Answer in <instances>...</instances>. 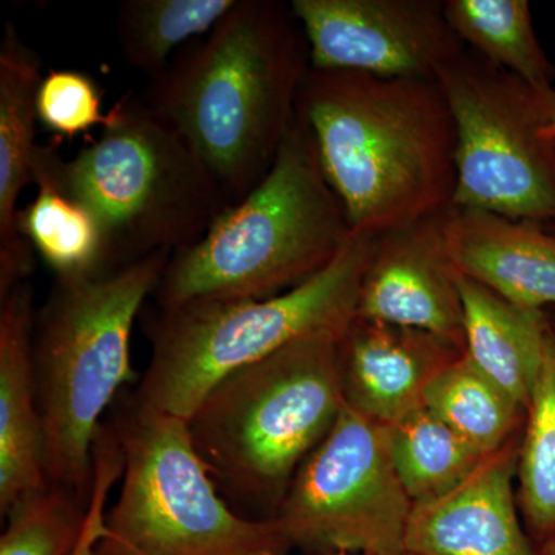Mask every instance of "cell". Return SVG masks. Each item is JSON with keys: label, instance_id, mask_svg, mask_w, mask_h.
<instances>
[{"label": "cell", "instance_id": "obj_1", "mask_svg": "<svg viewBox=\"0 0 555 555\" xmlns=\"http://www.w3.org/2000/svg\"><path fill=\"white\" fill-rule=\"evenodd\" d=\"M309 68L308 38L291 3L236 0L141 98L188 142L233 206L272 167L297 119Z\"/></svg>", "mask_w": 555, "mask_h": 555}, {"label": "cell", "instance_id": "obj_2", "mask_svg": "<svg viewBox=\"0 0 555 555\" xmlns=\"http://www.w3.org/2000/svg\"><path fill=\"white\" fill-rule=\"evenodd\" d=\"M297 112L353 233L379 236L451 206L456 131L436 79L310 67Z\"/></svg>", "mask_w": 555, "mask_h": 555}, {"label": "cell", "instance_id": "obj_3", "mask_svg": "<svg viewBox=\"0 0 555 555\" xmlns=\"http://www.w3.org/2000/svg\"><path fill=\"white\" fill-rule=\"evenodd\" d=\"M343 337L312 335L233 372L185 420L208 476L241 517L272 520L299 466L337 423Z\"/></svg>", "mask_w": 555, "mask_h": 555}, {"label": "cell", "instance_id": "obj_4", "mask_svg": "<svg viewBox=\"0 0 555 555\" xmlns=\"http://www.w3.org/2000/svg\"><path fill=\"white\" fill-rule=\"evenodd\" d=\"M31 182H49L90 211L107 272L193 246L230 207L188 142L133 94L108 109L101 137L75 158L38 145Z\"/></svg>", "mask_w": 555, "mask_h": 555}, {"label": "cell", "instance_id": "obj_5", "mask_svg": "<svg viewBox=\"0 0 555 555\" xmlns=\"http://www.w3.org/2000/svg\"><path fill=\"white\" fill-rule=\"evenodd\" d=\"M352 235L298 115L257 188L225 208L206 235L171 255L156 308L264 299L327 268Z\"/></svg>", "mask_w": 555, "mask_h": 555}, {"label": "cell", "instance_id": "obj_6", "mask_svg": "<svg viewBox=\"0 0 555 555\" xmlns=\"http://www.w3.org/2000/svg\"><path fill=\"white\" fill-rule=\"evenodd\" d=\"M171 254L78 278H56L36 312L33 360L47 483L89 503L93 449L120 387L133 379L131 332L142 306L155 295Z\"/></svg>", "mask_w": 555, "mask_h": 555}, {"label": "cell", "instance_id": "obj_7", "mask_svg": "<svg viewBox=\"0 0 555 555\" xmlns=\"http://www.w3.org/2000/svg\"><path fill=\"white\" fill-rule=\"evenodd\" d=\"M378 236L353 233L338 257L298 287L264 299L195 301L149 317L152 353L133 397L188 420L233 372L312 335L346 334Z\"/></svg>", "mask_w": 555, "mask_h": 555}, {"label": "cell", "instance_id": "obj_8", "mask_svg": "<svg viewBox=\"0 0 555 555\" xmlns=\"http://www.w3.org/2000/svg\"><path fill=\"white\" fill-rule=\"evenodd\" d=\"M122 452L118 500L94 555H286L272 520L225 503L190 440L188 423L133 396L108 423Z\"/></svg>", "mask_w": 555, "mask_h": 555}, {"label": "cell", "instance_id": "obj_9", "mask_svg": "<svg viewBox=\"0 0 555 555\" xmlns=\"http://www.w3.org/2000/svg\"><path fill=\"white\" fill-rule=\"evenodd\" d=\"M456 131L451 206L511 219H555V90L540 91L476 51H462L437 75Z\"/></svg>", "mask_w": 555, "mask_h": 555}, {"label": "cell", "instance_id": "obj_10", "mask_svg": "<svg viewBox=\"0 0 555 555\" xmlns=\"http://www.w3.org/2000/svg\"><path fill=\"white\" fill-rule=\"evenodd\" d=\"M411 511L387 426L345 404L299 466L272 521L292 547L400 555Z\"/></svg>", "mask_w": 555, "mask_h": 555}, {"label": "cell", "instance_id": "obj_11", "mask_svg": "<svg viewBox=\"0 0 555 555\" xmlns=\"http://www.w3.org/2000/svg\"><path fill=\"white\" fill-rule=\"evenodd\" d=\"M310 67L436 79L465 50L438 0H292Z\"/></svg>", "mask_w": 555, "mask_h": 555}, {"label": "cell", "instance_id": "obj_12", "mask_svg": "<svg viewBox=\"0 0 555 555\" xmlns=\"http://www.w3.org/2000/svg\"><path fill=\"white\" fill-rule=\"evenodd\" d=\"M444 211L378 236L357 317L420 328L465 349L462 275L449 254Z\"/></svg>", "mask_w": 555, "mask_h": 555}, {"label": "cell", "instance_id": "obj_13", "mask_svg": "<svg viewBox=\"0 0 555 555\" xmlns=\"http://www.w3.org/2000/svg\"><path fill=\"white\" fill-rule=\"evenodd\" d=\"M521 433L486 456L447 495L412 505L404 553L412 555H539L518 516L517 478Z\"/></svg>", "mask_w": 555, "mask_h": 555}, {"label": "cell", "instance_id": "obj_14", "mask_svg": "<svg viewBox=\"0 0 555 555\" xmlns=\"http://www.w3.org/2000/svg\"><path fill=\"white\" fill-rule=\"evenodd\" d=\"M339 349L346 406L385 426L425 408L427 386L465 353L430 332L358 317Z\"/></svg>", "mask_w": 555, "mask_h": 555}, {"label": "cell", "instance_id": "obj_15", "mask_svg": "<svg viewBox=\"0 0 555 555\" xmlns=\"http://www.w3.org/2000/svg\"><path fill=\"white\" fill-rule=\"evenodd\" d=\"M444 235L460 275L517 308L555 306V235L542 224L449 206Z\"/></svg>", "mask_w": 555, "mask_h": 555}, {"label": "cell", "instance_id": "obj_16", "mask_svg": "<svg viewBox=\"0 0 555 555\" xmlns=\"http://www.w3.org/2000/svg\"><path fill=\"white\" fill-rule=\"evenodd\" d=\"M40 60L13 22L0 46V298L25 283L35 268V248L20 229V198L31 182L38 122Z\"/></svg>", "mask_w": 555, "mask_h": 555}, {"label": "cell", "instance_id": "obj_17", "mask_svg": "<svg viewBox=\"0 0 555 555\" xmlns=\"http://www.w3.org/2000/svg\"><path fill=\"white\" fill-rule=\"evenodd\" d=\"M30 281L0 298V513L47 485L42 423L33 360Z\"/></svg>", "mask_w": 555, "mask_h": 555}, {"label": "cell", "instance_id": "obj_18", "mask_svg": "<svg viewBox=\"0 0 555 555\" xmlns=\"http://www.w3.org/2000/svg\"><path fill=\"white\" fill-rule=\"evenodd\" d=\"M459 288L466 356L526 412L551 327L545 312L517 308L469 278Z\"/></svg>", "mask_w": 555, "mask_h": 555}, {"label": "cell", "instance_id": "obj_19", "mask_svg": "<svg viewBox=\"0 0 555 555\" xmlns=\"http://www.w3.org/2000/svg\"><path fill=\"white\" fill-rule=\"evenodd\" d=\"M444 14L467 49L537 90H555L528 0H447Z\"/></svg>", "mask_w": 555, "mask_h": 555}, {"label": "cell", "instance_id": "obj_20", "mask_svg": "<svg viewBox=\"0 0 555 555\" xmlns=\"http://www.w3.org/2000/svg\"><path fill=\"white\" fill-rule=\"evenodd\" d=\"M425 408L483 455L500 451L524 429L526 412L466 353L427 386Z\"/></svg>", "mask_w": 555, "mask_h": 555}, {"label": "cell", "instance_id": "obj_21", "mask_svg": "<svg viewBox=\"0 0 555 555\" xmlns=\"http://www.w3.org/2000/svg\"><path fill=\"white\" fill-rule=\"evenodd\" d=\"M387 433L397 476L412 505L454 491L488 456L426 408L387 426Z\"/></svg>", "mask_w": 555, "mask_h": 555}, {"label": "cell", "instance_id": "obj_22", "mask_svg": "<svg viewBox=\"0 0 555 555\" xmlns=\"http://www.w3.org/2000/svg\"><path fill=\"white\" fill-rule=\"evenodd\" d=\"M236 0H127L118 11V40L131 68L158 78L171 54L208 35Z\"/></svg>", "mask_w": 555, "mask_h": 555}, {"label": "cell", "instance_id": "obj_23", "mask_svg": "<svg viewBox=\"0 0 555 555\" xmlns=\"http://www.w3.org/2000/svg\"><path fill=\"white\" fill-rule=\"evenodd\" d=\"M517 500L529 532L546 543L555 535V331L550 327L542 367L524 423Z\"/></svg>", "mask_w": 555, "mask_h": 555}, {"label": "cell", "instance_id": "obj_24", "mask_svg": "<svg viewBox=\"0 0 555 555\" xmlns=\"http://www.w3.org/2000/svg\"><path fill=\"white\" fill-rule=\"evenodd\" d=\"M38 193L20 214L22 235L56 278L105 273L104 241L87 208L54 189L36 182Z\"/></svg>", "mask_w": 555, "mask_h": 555}, {"label": "cell", "instance_id": "obj_25", "mask_svg": "<svg viewBox=\"0 0 555 555\" xmlns=\"http://www.w3.org/2000/svg\"><path fill=\"white\" fill-rule=\"evenodd\" d=\"M87 507L78 495L50 483L22 496L5 514L9 525L0 537V555H73Z\"/></svg>", "mask_w": 555, "mask_h": 555}, {"label": "cell", "instance_id": "obj_26", "mask_svg": "<svg viewBox=\"0 0 555 555\" xmlns=\"http://www.w3.org/2000/svg\"><path fill=\"white\" fill-rule=\"evenodd\" d=\"M38 119L62 138H75L104 126L102 91L96 80L78 69H50L39 83Z\"/></svg>", "mask_w": 555, "mask_h": 555}, {"label": "cell", "instance_id": "obj_27", "mask_svg": "<svg viewBox=\"0 0 555 555\" xmlns=\"http://www.w3.org/2000/svg\"><path fill=\"white\" fill-rule=\"evenodd\" d=\"M94 478L89 507H87L86 526L78 546L73 555H94L105 534V514L108 496L113 486L120 480L124 469L122 452L118 440L108 425H102L93 449Z\"/></svg>", "mask_w": 555, "mask_h": 555}, {"label": "cell", "instance_id": "obj_28", "mask_svg": "<svg viewBox=\"0 0 555 555\" xmlns=\"http://www.w3.org/2000/svg\"><path fill=\"white\" fill-rule=\"evenodd\" d=\"M539 555H555V535L553 539L547 540L546 543H543L542 551H540Z\"/></svg>", "mask_w": 555, "mask_h": 555}, {"label": "cell", "instance_id": "obj_29", "mask_svg": "<svg viewBox=\"0 0 555 555\" xmlns=\"http://www.w3.org/2000/svg\"><path fill=\"white\" fill-rule=\"evenodd\" d=\"M543 137H545L547 141L555 142V120L545 131H543Z\"/></svg>", "mask_w": 555, "mask_h": 555}, {"label": "cell", "instance_id": "obj_30", "mask_svg": "<svg viewBox=\"0 0 555 555\" xmlns=\"http://www.w3.org/2000/svg\"><path fill=\"white\" fill-rule=\"evenodd\" d=\"M324 555H347V553H335V554H324Z\"/></svg>", "mask_w": 555, "mask_h": 555}, {"label": "cell", "instance_id": "obj_31", "mask_svg": "<svg viewBox=\"0 0 555 555\" xmlns=\"http://www.w3.org/2000/svg\"><path fill=\"white\" fill-rule=\"evenodd\" d=\"M400 555H412V554H409V553H401Z\"/></svg>", "mask_w": 555, "mask_h": 555}, {"label": "cell", "instance_id": "obj_32", "mask_svg": "<svg viewBox=\"0 0 555 555\" xmlns=\"http://www.w3.org/2000/svg\"><path fill=\"white\" fill-rule=\"evenodd\" d=\"M554 144H555V142H554Z\"/></svg>", "mask_w": 555, "mask_h": 555}]
</instances>
